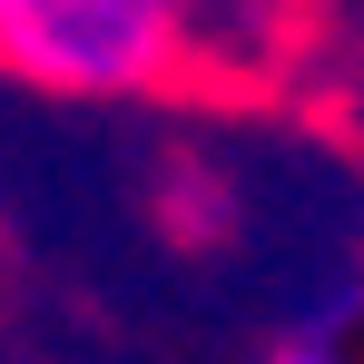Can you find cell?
<instances>
[{"instance_id":"cell-1","label":"cell","mask_w":364,"mask_h":364,"mask_svg":"<svg viewBox=\"0 0 364 364\" xmlns=\"http://www.w3.org/2000/svg\"><path fill=\"white\" fill-rule=\"evenodd\" d=\"M305 0H0V69L60 99H256Z\"/></svg>"},{"instance_id":"cell-2","label":"cell","mask_w":364,"mask_h":364,"mask_svg":"<svg viewBox=\"0 0 364 364\" xmlns=\"http://www.w3.org/2000/svg\"><path fill=\"white\" fill-rule=\"evenodd\" d=\"M286 364H335V355H286Z\"/></svg>"}]
</instances>
